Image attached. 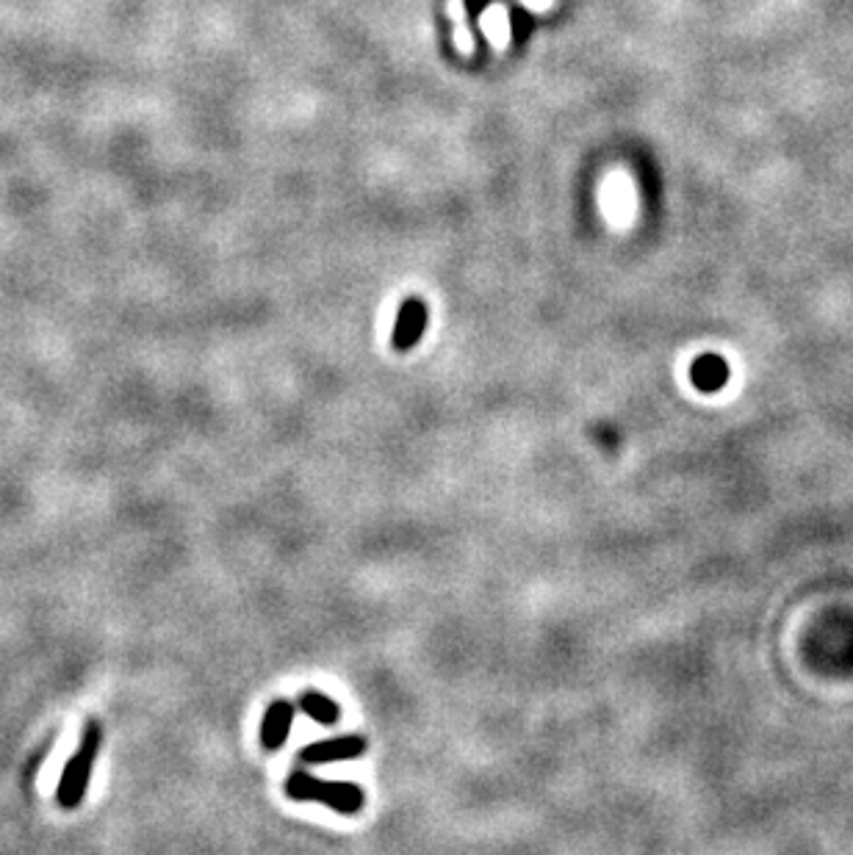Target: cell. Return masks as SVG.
<instances>
[{"label": "cell", "instance_id": "obj_2", "mask_svg": "<svg viewBox=\"0 0 853 855\" xmlns=\"http://www.w3.org/2000/svg\"><path fill=\"white\" fill-rule=\"evenodd\" d=\"M100 745H103V725L97 723V720H89L84 728V737H81V745L70 756V761L64 764V772H61L59 789H56V803L61 808L70 811V808L81 806L86 789H89L92 770H95Z\"/></svg>", "mask_w": 853, "mask_h": 855}, {"label": "cell", "instance_id": "obj_10", "mask_svg": "<svg viewBox=\"0 0 853 855\" xmlns=\"http://www.w3.org/2000/svg\"><path fill=\"white\" fill-rule=\"evenodd\" d=\"M521 3H524V6H529L532 12H538V9H549L554 0H521Z\"/></svg>", "mask_w": 853, "mask_h": 855}, {"label": "cell", "instance_id": "obj_4", "mask_svg": "<svg viewBox=\"0 0 853 855\" xmlns=\"http://www.w3.org/2000/svg\"><path fill=\"white\" fill-rule=\"evenodd\" d=\"M291 723H294V703L291 701H275L264 714L261 723V745L264 750H280L283 742L289 739Z\"/></svg>", "mask_w": 853, "mask_h": 855}, {"label": "cell", "instance_id": "obj_9", "mask_svg": "<svg viewBox=\"0 0 853 855\" xmlns=\"http://www.w3.org/2000/svg\"><path fill=\"white\" fill-rule=\"evenodd\" d=\"M693 380H696L701 388H707V391L709 388H718L723 382V366L718 360H712V357H704L696 369H693Z\"/></svg>", "mask_w": 853, "mask_h": 855}, {"label": "cell", "instance_id": "obj_7", "mask_svg": "<svg viewBox=\"0 0 853 855\" xmlns=\"http://www.w3.org/2000/svg\"><path fill=\"white\" fill-rule=\"evenodd\" d=\"M300 709L319 725H336L341 717V706L325 692H305L300 698Z\"/></svg>", "mask_w": 853, "mask_h": 855}, {"label": "cell", "instance_id": "obj_3", "mask_svg": "<svg viewBox=\"0 0 853 855\" xmlns=\"http://www.w3.org/2000/svg\"><path fill=\"white\" fill-rule=\"evenodd\" d=\"M366 753V739L363 737H338L313 742L308 748H302V764H327V761H347L358 759Z\"/></svg>", "mask_w": 853, "mask_h": 855}, {"label": "cell", "instance_id": "obj_5", "mask_svg": "<svg viewBox=\"0 0 853 855\" xmlns=\"http://www.w3.org/2000/svg\"><path fill=\"white\" fill-rule=\"evenodd\" d=\"M424 324H427V310L421 302H408L402 313H399L397 330H394V346L397 349H410L416 344L424 333Z\"/></svg>", "mask_w": 853, "mask_h": 855}, {"label": "cell", "instance_id": "obj_8", "mask_svg": "<svg viewBox=\"0 0 853 855\" xmlns=\"http://www.w3.org/2000/svg\"><path fill=\"white\" fill-rule=\"evenodd\" d=\"M446 14L455 25V45L460 53L471 56L477 50V39H474V31L469 25V12H466V3L463 0H446Z\"/></svg>", "mask_w": 853, "mask_h": 855}, {"label": "cell", "instance_id": "obj_6", "mask_svg": "<svg viewBox=\"0 0 853 855\" xmlns=\"http://www.w3.org/2000/svg\"><path fill=\"white\" fill-rule=\"evenodd\" d=\"M482 31L488 36L493 50H505L510 42V17L502 3H493L482 12Z\"/></svg>", "mask_w": 853, "mask_h": 855}, {"label": "cell", "instance_id": "obj_1", "mask_svg": "<svg viewBox=\"0 0 853 855\" xmlns=\"http://www.w3.org/2000/svg\"><path fill=\"white\" fill-rule=\"evenodd\" d=\"M286 795L300 803H325L344 817L358 814L366 806V792L358 784H341V781H322L311 772H291L286 781Z\"/></svg>", "mask_w": 853, "mask_h": 855}]
</instances>
